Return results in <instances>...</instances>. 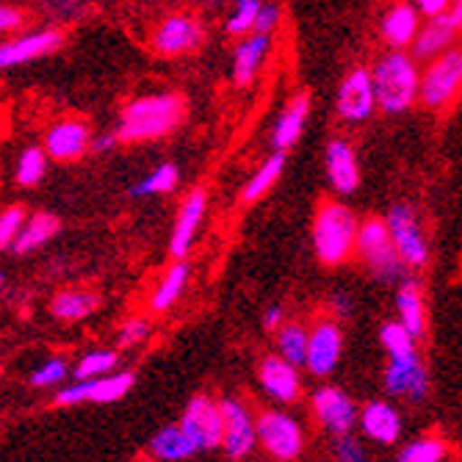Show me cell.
Segmentation results:
<instances>
[{"label": "cell", "mask_w": 462, "mask_h": 462, "mask_svg": "<svg viewBox=\"0 0 462 462\" xmlns=\"http://www.w3.org/2000/svg\"><path fill=\"white\" fill-rule=\"evenodd\" d=\"M186 103L175 92L139 97L125 106L119 125H116V142L136 144V142H155L166 134H172L183 119Z\"/></svg>", "instance_id": "obj_1"}, {"label": "cell", "mask_w": 462, "mask_h": 462, "mask_svg": "<svg viewBox=\"0 0 462 462\" xmlns=\"http://www.w3.org/2000/svg\"><path fill=\"white\" fill-rule=\"evenodd\" d=\"M374 97L385 114H404L418 100V67L404 51H391L380 56L371 69Z\"/></svg>", "instance_id": "obj_2"}, {"label": "cell", "mask_w": 462, "mask_h": 462, "mask_svg": "<svg viewBox=\"0 0 462 462\" xmlns=\"http://www.w3.org/2000/svg\"><path fill=\"white\" fill-rule=\"evenodd\" d=\"M357 217L341 202H324L313 219V249L324 266H341L352 258Z\"/></svg>", "instance_id": "obj_3"}, {"label": "cell", "mask_w": 462, "mask_h": 462, "mask_svg": "<svg viewBox=\"0 0 462 462\" xmlns=\"http://www.w3.org/2000/svg\"><path fill=\"white\" fill-rule=\"evenodd\" d=\"M355 252L371 266V272L385 282L399 280L404 274V263H402L399 252L391 241L385 219L374 217V219H365L363 225H357Z\"/></svg>", "instance_id": "obj_4"}, {"label": "cell", "mask_w": 462, "mask_h": 462, "mask_svg": "<svg viewBox=\"0 0 462 462\" xmlns=\"http://www.w3.org/2000/svg\"><path fill=\"white\" fill-rule=\"evenodd\" d=\"M255 446L274 459H297L305 448V432L297 418L277 410H266L255 418Z\"/></svg>", "instance_id": "obj_5"}, {"label": "cell", "mask_w": 462, "mask_h": 462, "mask_svg": "<svg viewBox=\"0 0 462 462\" xmlns=\"http://www.w3.org/2000/svg\"><path fill=\"white\" fill-rule=\"evenodd\" d=\"M462 83V53L448 48L440 56H435V61L427 67L424 75H418V97L427 108H446Z\"/></svg>", "instance_id": "obj_6"}, {"label": "cell", "mask_w": 462, "mask_h": 462, "mask_svg": "<svg viewBox=\"0 0 462 462\" xmlns=\"http://www.w3.org/2000/svg\"><path fill=\"white\" fill-rule=\"evenodd\" d=\"M388 225V233H391V241L399 252V258L404 266L410 269H421L427 266L430 261V244H427V236L421 230V225H418L412 208L399 202L391 208V214L385 219Z\"/></svg>", "instance_id": "obj_7"}, {"label": "cell", "mask_w": 462, "mask_h": 462, "mask_svg": "<svg viewBox=\"0 0 462 462\" xmlns=\"http://www.w3.org/2000/svg\"><path fill=\"white\" fill-rule=\"evenodd\" d=\"M180 430L189 435L197 451H214L222 446V412L208 396H194L180 418Z\"/></svg>", "instance_id": "obj_8"}, {"label": "cell", "mask_w": 462, "mask_h": 462, "mask_svg": "<svg viewBox=\"0 0 462 462\" xmlns=\"http://www.w3.org/2000/svg\"><path fill=\"white\" fill-rule=\"evenodd\" d=\"M136 376L131 371H119V374H103L92 376V380H78L75 385L64 388L56 402L69 407V404H83V402H95V404H111L119 402L125 393L134 388Z\"/></svg>", "instance_id": "obj_9"}, {"label": "cell", "mask_w": 462, "mask_h": 462, "mask_svg": "<svg viewBox=\"0 0 462 462\" xmlns=\"http://www.w3.org/2000/svg\"><path fill=\"white\" fill-rule=\"evenodd\" d=\"M344 355V332L341 327L321 319L310 332H308V352H305V365L313 376H329L341 363Z\"/></svg>", "instance_id": "obj_10"}, {"label": "cell", "mask_w": 462, "mask_h": 462, "mask_svg": "<svg viewBox=\"0 0 462 462\" xmlns=\"http://www.w3.org/2000/svg\"><path fill=\"white\" fill-rule=\"evenodd\" d=\"M462 25V4L451 0V6L435 17H430L427 25H418V33L412 39V51L418 59H435L443 51L454 45V36Z\"/></svg>", "instance_id": "obj_11"}, {"label": "cell", "mask_w": 462, "mask_h": 462, "mask_svg": "<svg viewBox=\"0 0 462 462\" xmlns=\"http://www.w3.org/2000/svg\"><path fill=\"white\" fill-rule=\"evenodd\" d=\"M376 108L374 97V83H371V69L355 67L338 87L335 95V111L346 122H365Z\"/></svg>", "instance_id": "obj_12"}, {"label": "cell", "mask_w": 462, "mask_h": 462, "mask_svg": "<svg viewBox=\"0 0 462 462\" xmlns=\"http://www.w3.org/2000/svg\"><path fill=\"white\" fill-rule=\"evenodd\" d=\"M222 412V446L227 457L241 459L255 448V418L238 399H222L217 402Z\"/></svg>", "instance_id": "obj_13"}, {"label": "cell", "mask_w": 462, "mask_h": 462, "mask_svg": "<svg viewBox=\"0 0 462 462\" xmlns=\"http://www.w3.org/2000/svg\"><path fill=\"white\" fill-rule=\"evenodd\" d=\"M205 39L202 25L189 14L166 17L152 33V51L161 56H186L194 53Z\"/></svg>", "instance_id": "obj_14"}, {"label": "cell", "mask_w": 462, "mask_h": 462, "mask_svg": "<svg viewBox=\"0 0 462 462\" xmlns=\"http://www.w3.org/2000/svg\"><path fill=\"white\" fill-rule=\"evenodd\" d=\"M385 391L399 399L410 402H424L430 393V376L427 368L418 360V355H404V357H391L385 368Z\"/></svg>", "instance_id": "obj_15"}, {"label": "cell", "mask_w": 462, "mask_h": 462, "mask_svg": "<svg viewBox=\"0 0 462 462\" xmlns=\"http://www.w3.org/2000/svg\"><path fill=\"white\" fill-rule=\"evenodd\" d=\"M313 412L329 435L352 432L357 424V407L341 388H319L313 393Z\"/></svg>", "instance_id": "obj_16"}, {"label": "cell", "mask_w": 462, "mask_h": 462, "mask_svg": "<svg viewBox=\"0 0 462 462\" xmlns=\"http://www.w3.org/2000/svg\"><path fill=\"white\" fill-rule=\"evenodd\" d=\"M89 142H92V131L87 125L78 119H64V122H56L45 134V147L42 150H45L53 161L69 163V161H78L89 152Z\"/></svg>", "instance_id": "obj_17"}, {"label": "cell", "mask_w": 462, "mask_h": 462, "mask_svg": "<svg viewBox=\"0 0 462 462\" xmlns=\"http://www.w3.org/2000/svg\"><path fill=\"white\" fill-rule=\"evenodd\" d=\"M61 42H64L61 31H53V28L17 36V39L6 42V45H0V69H12L17 64L51 56L61 48Z\"/></svg>", "instance_id": "obj_18"}, {"label": "cell", "mask_w": 462, "mask_h": 462, "mask_svg": "<svg viewBox=\"0 0 462 462\" xmlns=\"http://www.w3.org/2000/svg\"><path fill=\"white\" fill-rule=\"evenodd\" d=\"M205 211H208V191L194 189L180 205L178 219H175V230H172V241H170V252L178 261L189 255L194 236H197V227L205 219Z\"/></svg>", "instance_id": "obj_19"}, {"label": "cell", "mask_w": 462, "mask_h": 462, "mask_svg": "<svg viewBox=\"0 0 462 462\" xmlns=\"http://www.w3.org/2000/svg\"><path fill=\"white\" fill-rule=\"evenodd\" d=\"M261 385L274 402H282V404L297 402L302 393V380H300L297 365L282 357H266L261 363Z\"/></svg>", "instance_id": "obj_20"}, {"label": "cell", "mask_w": 462, "mask_h": 462, "mask_svg": "<svg viewBox=\"0 0 462 462\" xmlns=\"http://www.w3.org/2000/svg\"><path fill=\"white\" fill-rule=\"evenodd\" d=\"M327 175L329 183L338 194H355L360 186V170H357V158L352 144H346L344 139H335L327 144Z\"/></svg>", "instance_id": "obj_21"}, {"label": "cell", "mask_w": 462, "mask_h": 462, "mask_svg": "<svg viewBox=\"0 0 462 462\" xmlns=\"http://www.w3.org/2000/svg\"><path fill=\"white\" fill-rule=\"evenodd\" d=\"M363 432L380 446H393L402 435V418L388 402H368L360 410Z\"/></svg>", "instance_id": "obj_22"}, {"label": "cell", "mask_w": 462, "mask_h": 462, "mask_svg": "<svg viewBox=\"0 0 462 462\" xmlns=\"http://www.w3.org/2000/svg\"><path fill=\"white\" fill-rule=\"evenodd\" d=\"M308 114H310V95L302 92L293 100H288V106L282 108L274 131H272V147L277 152H285L300 142V136L305 131V122H308Z\"/></svg>", "instance_id": "obj_23"}, {"label": "cell", "mask_w": 462, "mask_h": 462, "mask_svg": "<svg viewBox=\"0 0 462 462\" xmlns=\"http://www.w3.org/2000/svg\"><path fill=\"white\" fill-rule=\"evenodd\" d=\"M272 36L269 33H249L241 45L236 48V59H233V80L238 87H249L255 80L258 69L263 67L269 51H272Z\"/></svg>", "instance_id": "obj_24"}, {"label": "cell", "mask_w": 462, "mask_h": 462, "mask_svg": "<svg viewBox=\"0 0 462 462\" xmlns=\"http://www.w3.org/2000/svg\"><path fill=\"white\" fill-rule=\"evenodd\" d=\"M418 25H421V14H418L415 6L410 4H393L380 23V33L393 51H404L412 45V39L418 33Z\"/></svg>", "instance_id": "obj_25"}, {"label": "cell", "mask_w": 462, "mask_h": 462, "mask_svg": "<svg viewBox=\"0 0 462 462\" xmlns=\"http://www.w3.org/2000/svg\"><path fill=\"white\" fill-rule=\"evenodd\" d=\"M396 308H399V321L402 327L418 341L427 332V310H424V297L421 288L412 280H404L399 285V297H396Z\"/></svg>", "instance_id": "obj_26"}, {"label": "cell", "mask_w": 462, "mask_h": 462, "mask_svg": "<svg viewBox=\"0 0 462 462\" xmlns=\"http://www.w3.org/2000/svg\"><path fill=\"white\" fill-rule=\"evenodd\" d=\"M100 308V297L95 291H61L53 297L51 310L59 321H83Z\"/></svg>", "instance_id": "obj_27"}, {"label": "cell", "mask_w": 462, "mask_h": 462, "mask_svg": "<svg viewBox=\"0 0 462 462\" xmlns=\"http://www.w3.org/2000/svg\"><path fill=\"white\" fill-rule=\"evenodd\" d=\"M189 263L186 258H180L170 272H166L158 282V288L152 291V300H150V308L152 313H163V310H170L178 300H180V293L186 291V282H189Z\"/></svg>", "instance_id": "obj_28"}, {"label": "cell", "mask_w": 462, "mask_h": 462, "mask_svg": "<svg viewBox=\"0 0 462 462\" xmlns=\"http://www.w3.org/2000/svg\"><path fill=\"white\" fill-rule=\"evenodd\" d=\"M56 233H59V219L53 214H33L31 219L23 222L12 249L17 252V255H25V252H33L45 241H51Z\"/></svg>", "instance_id": "obj_29"}, {"label": "cell", "mask_w": 462, "mask_h": 462, "mask_svg": "<svg viewBox=\"0 0 462 462\" xmlns=\"http://www.w3.org/2000/svg\"><path fill=\"white\" fill-rule=\"evenodd\" d=\"M150 451H152V457H158V459H170V462L189 459V457L197 454L194 443H191L189 435L180 430V424H175V427H163L161 432H155L152 440H150Z\"/></svg>", "instance_id": "obj_30"}, {"label": "cell", "mask_w": 462, "mask_h": 462, "mask_svg": "<svg viewBox=\"0 0 462 462\" xmlns=\"http://www.w3.org/2000/svg\"><path fill=\"white\" fill-rule=\"evenodd\" d=\"M282 166H285V152H274L261 170L249 178V183L244 186V191H241V202L244 205H252V202H258L263 194H269L272 191V186L280 180V175H282Z\"/></svg>", "instance_id": "obj_31"}, {"label": "cell", "mask_w": 462, "mask_h": 462, "mask_svg": "<svg viewBox=\"0 0 462 462\" xmlns=\"http://www.w3.org/2000/svg\"><path fill=\"white\" fill-rule=\"evenodd\" d=\"M277 349L280 357L293 363V365H305V352H308V329L302 324H280L277 329Z\"/></svg>", "instance_id": "obj_32"}, {"label": "cell", "mask_w": 462, "mask_h": 462, "mask_svg": "<svg viewBox=\"0 0 462 462\" xmlns=\"http://www.w3.org/2000/svg\"><path fill=\"white\" fill-rule=\"evenodd\" d=\"M180 183V172L175 163H161L158 170H152L144 180H139L131 194L134 197H152V194H170Z\"/></svg>", "instance_id": "obj_33"}, {"label": "cell", "mask_w": 462, "mask_h": 462, "mask_svg": "<svg viewBox=\"0 0 462 462\" xmlns=\"http://www.w3.org/2000/svg\"><path fill=\"white\" fill-rule=\"evenodd\" d=\"M446 457H448V443L443 438H435V435L415 438L399 451L402 462H440Z\"/></svg>", "instance_id": "obj_34"}, {"label": "cell", "mask_w": 462, "mask_h": 462, "mask_svg": "<svg viewBox=\"0 0 462 462\" xmlns=\"http://www.w3.org/2000/svg\"><path fill=\"white\" fill-rule=\"evenodd\" d=\"M45 170H48V152L39 147H28L20 152V161H17V183L31 189L45 178Z\"/></svg>", "instance_id": "obj_35"}, {"label": "cell", "mask_w": 462, "mask_h": 462, "mask_svg": "<svg viewBox=\"0 0 462 462\" xmlns=\"http://www.w3.org/2000/svg\"><path fill=\"white\" fill-rule=\"evenodd\" d=\"M380 341L391 357H404L415 352V338L402 327V321H388L380 329Z\"/></svg>", "instance_id": "obj_36"}, {"label": "cell", "mask_w": 462, "mask_h": 462, "mask_svg": "<svg viewBox=\"0 0 462 462\" xmlns=\"http://www.w3.org/2000/svg\"><path fill=\"white\" fill-rule=\"evenodd\" d=\"M116 352H89L75 365V380H92V376L111 374L116 368Z\"/></svg>", "instance_id": "obj_37"}, {"label": "cell", "mask_w": 462, "mask_h": 462, "mask_svg": "<svg viewBox=\"0 0 462 462\" xmlns=\"http://www.w3.org/2000/svg\"><path fill=\"white\" fill-rule=\"evenodd\" d=\"M261 0H236V12L227 20V33L233 36H246L252 33V23H255Z\"/></svg>", "instance_id": "obj_38"}, {"label": "cell", "mask_w": 462, "mask_h": 462, "mask_svg": "<svg viewBox=\"0 0 462 462\" xmlns=\"http://www.w3.org/2000/svg\"><path fill=\"white\" fill-rule=\"evenodd\" d=\"M23 222H25V211L20 205H12L0 214V249H12Z\"/></svg>", "instance_id": "obj_39"}, {"label": "cell", "mask_w": 462, "mask_h": 462, "mask_svg": "<svg viewBox=\"0 0 462 462\" xmlns=\"http://www.w3.org/2000/svg\"><path fill=\"white\" fill-rule=\"evenodd\" d=\"M67 374H69L67 363L59 360V357H51L45 365H39V368L33 371L31 383H33L36 388H51V385H59L61 380H67Z\"/></svg>", "instance_id": "obj_40"}, {"label": "cell", "mask_w": 462, "mask_h": 462, "mask_svg": "<svg viewBox=\"0 0 462 462\" xmlns=\"http://www.w3.org/2000/svg\"><path fill=\"white\" fill-rule=\"evenodd\" d=\"M335 457H338L341 462H365L368 459L365 448L360 446V440L352 438V432L335 435Z\"/></svg>", "instance_id": "obj_41"}, {"label": "cell", "mask_w": 462, "mask_h": 462, "mask_svg": "<svg viewBox=\"0 0 462 462\" xmlns=\"http://www.w3.org/2000/svg\"><path fill=\"white\" fill-rule=\"evenodd\" d=\"M282 20V12L277 4H261L258 6V14H255V23H252V33H274V28L280 25Z\"/></svg>", "instance_id": "obj_42"}, {"label": "cell", "mask_w": 462, "mask_h": 462, "mask_svg": "<svg viewBox=\"0 0 462 462\" xmlns=\"http://www.w3.org/2000/svg\"><path fill=\"white\" fill-rule=\"evenodd\" d=\"M147 335H150V321L147 319H131L119 329L116 344L119 346H136V344H142L147 338Z\"/></svg>", "instance_id": "obj_43"}, {"label": "cell", "mask_w": 462, "mask_h": 462, "mask_svg": "<svg viewBox=\"0 0 462 462\" xmlns=\"http://www.w3.org/2000/svg\"><path fill=\"white\" fill-rule=\"evenodd\" d=\"M448 6H451V0H415L418 14H424V17H435L440 12H446Z\"/></svg>", "instance_id": "obj_44"}, {"label": "cell", "mask_w": 462, "mask_h": 462, "mask_svg": "<svg viewBox=\"0 0 462 462\" xmlns=\"http://www.w3.org/2000/svg\"><path fill=\"white\" fill-rule=\"evenodd\" d=\"M23 25V12L12 6H0V31H14Z\"/></svg>", "instance_id": "obj_45"}, {"label": "cell", "mask_w": 462, "mask_h": 462, "mask_svg": "<svg viewBox=\"0 0 462 462\" xmlns=\"http://www.w3.org/2000/svg\"><path fill=\"white\" fill-rule=\"evenodd\" d=\"M329 305H332V310L338 313V316H349V313H352V302H349L346 293H332V297H329Z\"/></svg>", "instance_id": "obj_46"}, {"label": "cell", "mask_w": 462, "mask_h": 462, "mask_svg": "<svg viewBox=\"0 0 462 462\" xmlns=\"http://www.w3.org/2000/svg\"><path fill=\"white\" fill-rule=\"evenodd\" d=\"M280 324H282V308H280V305H272V308L263 313V329L274 332Z\"/></svg>", "instance_id": "obj_47"}, {"label": "cell", "mask_w": 462, "mask_h": 462, "mask_svg": "<svg viewBox=\"0 0 462 462\" xmlns=\"http://www.w3.org/2000/svg\"><path fill=\"white\" fill-rule=\"evenodd\" d=\"M119 142H116V136L114 134H103V136H95V142H89V147H95V152H108V150H114Z\"/></svg>", "instance_id": "obj_48"}, {"label": "cell", "mask_w": 462, "mask_h": 462, "mask_svg": "<svg viewBox=\"0 0 462 462\" xmlns=\"http://www.w3.org/2000/svg\"><path fill=\"white\" fill-rule=\"evenodd\" d=\"M0 282H4V274H0Z\"/></svg>", "instance_id": "obj_49"}]
</instances>
